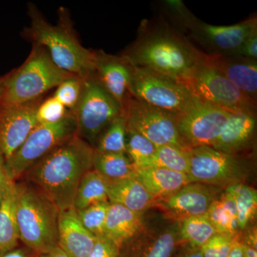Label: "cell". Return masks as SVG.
<instances>
[{"instance_id":"1","label":"cell","mask_w":257,"mask_h":257,"mask_svg":"<svg viewBox=\"0 0 257 257\" xmlns=\"http://www.w3.org/2000/svg\"><path fill=\"white\" fill-rule=\"evenodd\" d=\"M94 147L77 134L27 171L23 177L36 187L58 210L73 207L84 175L93 170Z\"/></svg>"},{"instance_id":"2","label":"cell","mask_w":257,"mask_h":257,"mask_svg":"<svg viewBox=\"0 0 257 257\" xmlns=\"http://www.w3.org/2000/svg\"><path fill=\"white\" fill-rule=\"evenodd\" d=\"M203 55L185 37L167 28L144 31L121 55L133 67L187 85Z\"/></svg>"},{"instance_id":"3","label":"cell","mask_w":257,"mask_h":257,"mask_svg":"<svg viewBox=\"0 0 257 257\" xmlns=\"http://www.w3.org/2000/svg\"><path fill=\"white\" fill-rule=\"evenodd\" d=\"M28 15L30 24L24 30V37L45 49L59 68L82 79L94 74V51L79 41L65 8H60L55 25L33 3H28Z\"/></svg>"},{"instance_id":"4","label":"cell","mask_w":257,"mask_h":257,"mask_svg":"<svg viewBox=\"0 0 257 257\" xmlns=\"http://www.w3.org/2000/svg\"><path fill=\"white\" fill-rule=\"evenodd\" d=\"M17 187L19 237L37 256L58 246L60 211L40 190L26 181Z\"/></svg>"},{"instance_id":"5","label":"cell","mask_w":257,"mask_h":257,"mask_svg":"<svg viewBox=\"0 0 257 257\" xmlns=\"http://www.w3.org/2000/svg\"><path fill=\"white\" fill-rule=\"evenodd\" d=\"M74 76L59 68L45 49L32 45L24 63L9 72L0 107L26 104L41 99L69 77Z\"/></svg>"},{"instance_id":"6","label":"cell","mask_w":257,"mask_h":257,"mask_svg":"<svg viewBox=\"0 0 257 257\" xmlns=\"http://www.w3.org/2000/svg\"><path fill=\"white\" fill-rule=\"evenodd\" d=\"M77 135L91 146L111 121L123 111V106L101 85L94 74L82 79V90L72 111Z\"/></svg>"},{"instance_id":"7","label":"cell","mask_w":257,"mask_h":257,"mask_svg":"<svg viewBox=\"0 0 257 257\" xmlns=\"http://www.w3.org/2000/svg\"><path fill=\"white\" fill-rule=\"evenodd\" d=\"M77 134L72 112L54 124H38L23 145L5 160L8 177L18 182L29 169Z\"/></svg>"},{"instance_id":"8","label":"cell","mask_w":257,"mask_h":257,"mask_svg":"<svg viewBox=\"0 0 257 257\" xmlns=\"http://www.w3.org/2000/svg\"><path fill=\"white\" fill-rule=\"evenodd\" d=\"M128 94L177 116L197 99L187 84L133 66Z\"/></svg>"},{"instance_id":"9","label":"cell","mask_w":257,"mask_h":257,"mask_svg":"<svg viewBox=\"0 0 257 257\" xmlns=\"http://www.w3.org/2000/svg\"><path fill=\"white\" fill-rule=\"evenodd\" d=\"M174 15L184 28L188 29L192 36L203 46L210 50L209 55H236L245 40L257 30L256 17L236 25L216 26L197 20L181 2L168 3Z\"/></svg>"},{"instance_id":"10","label":"cell","mask_w":257,"mask_h":257,"mask_svg":"<svg viewBox=\"0 0 257 257\" xmlns=\"http://www.w3.org/2000/svg\"><path fill=\"white\" fill-rule=\"evenodd\" d=\"M187 86L200 100L230 112L256 113V102L220 73L204 54Z\"/></svg>"},{"instance_id":"11","label":"cell","mask_w":257,"mask_h":257,"mask_svg":"<svg viewBox=\"0 0 257 257\" xmlns=\"http://www.w3.org/2000/svg\"><path fill=\"white\" fill-rule=\"evenodd\" d=\"M188 155L191 182L226 188L242 182L247 175L246 162L238 155H229L209 146L189 149Z\"/></svg>"},{"instance_id":"12","label":"cell","mask_w":257,"mask_h":257,"mask_svg":"<svg viewBox=\"0 0 257 257\" xmlns=\"http://www.w3.org/2000/svg\"><path fill=\"white\" fill-rule=\"evenodd\" d=\"M126 125L141 134L157 147L173 145L184 150L186 146L177 128V116L128 96L123 104Z\"/></svg>"},{"instance_id":"13","label":"cell","mask_w":257,"mask_h":257,"mask_svg":"<svg viewBox=\"0 0 257 257\" xmlns=\"http://www.w3.org/2000/svg\"><path fill=\"white\" fill-rule=\"evenodd\" d=\"M230 114V111L197 98L177 116L179 135L189 149L211 147L224 130Z\"/></svg>"},{"instance_id":"14","label":"cell","mask_w":257,"mask_h":257,"mask_svg":"<svg viewBox=\"0 0 257 257\" xmlns=\"http://www.w3.org/2000/svg\"><path fill=\"white\" fill-rule=\"evenodd\" d=\"M181 244L178 221L160 228L144 225L119 248V257H174Z\"/></svg>"},{"instance_id":"15","label":"cell","mask_w":257,"mask_h":257,"mask_svg":"<svg viewBox=\"0 0 257 257\" xmlns=\"http://www.w3.org/2000/svg\"><path fill=\"white\" fill-rule=\"evenodd\" d=\"M41 99L0 107V152L5 160L23 145L38 124L37 111Z\"/></svg>"},{"instance_id":"16","label":"cell","mask_w":257,"mask_h":257,"mask_svg":"<svg viewBox=\"0 0 257 257\" xmlns=\"http://www.w3.org/2000/svg\"><path fill=\"white\" fill-rule=\"evenodd\" d=\"M220 188L192 182L175 194L155 202L175 221L204 216L212 202L219 197Z\"/></svg>"},{"instance_id":"17","label":"cell","mask_w":257,"mask_h":257,"mask_svg":"<svg viewBox=\"0 0 257 257\" xmlns=\"http://www.w3.org/2000/svg\"><path fill=\"white\" fill-rule=\"evenodd\" d=\"M94 75L104 89L123 106L130 96L132 66L121 57L94 51Z\"/></svg>"},{"instance_id":"18","label":"cell","mask_w":257,"mask_h":257,"mask_svg":"<svg viewBox=\"0 0 257 257\" xmlns=\"http://www.w3.org/2000/svg\"><path fill=\"white\" fill-rule=\"evenodd\" d=\"M93 235L79 220L74 207L60 211L58 246L70 257H87L96 241Z\"/></svg>"},{"instance_id":"19","label":"cell","mask_w":257,"mask_h":257,"mask_svg":"<svg viewBox=\"0 0 257 257\" xmlns=\"http://www.w3.org/2000/svg\"><path fill=\"white\" fill-rule=\"evenodd\" d=\"M208 58L220 73L241 92L257 99V60L240 55H209Z\"/></svg>"},{"instance_id":"20","label":"cell","mask_w":257,"mask_h":257,"mask_svg":"<svg viewBox=\"0 0 257 257\" xmlns=\"http://www.w3.org/2000/svg\"><path fill=\"white\" fill-rule=\"evenodd\" d=\"M256 130V113L231 112L224 130L211 147L229 155H238L250 148Z\"/></svg>"},{"instance_id":"21","label":"cell","mask_w":257,"mask_h":257,"mask_svg":"<svg viewBox=\"0 0 257 257\" xmlns=\"http://www.w3.org/2000/svg\"><path fill=\"white\" fill-rule=\"evenodd\" d=\"M143 214L119 204H110L104 224V236L121 247L143 227Z\"/></svg>"},{"instance_id":"22","label":"cell","mask_w":257,"mask_h":257,"mask_svg":"<svg viewBox=\"0 0 257 257\" xmlns=\"http://www.w3.org/2000/svg\"><path fill=\"white\" fill-rule=\"evenodd\" d=\"M107 196L110 204H119L141 214L152 207L155 202L136 177L107 182Z\"/></svg>"},{"instance_id":"23","label":"cell","mask_w":257,"mask_h":257,"mask_svg":"<svg viewBox=\"0 0 257 257\" xmlns=\"http://www.w3.org/2000/svg\"><path fill=\"white\" fill-rule=\"evenodd\" d=\"M136 177L155 201L169 197L192 183L186 174L156 167L137 170Z\"/></svg>"},{"instance_id":"24","label":"cell","mask_w":257,"mask_h":257,"mask_svg":"<svg viewBox=\"0 0 257 257\" xmlns=\"http://www.w3.org/2000/svg\"><path fill=\"white\" fill-rule=\"evenodd\" d=\"M17 198L16 182L9 179L4 197L0 203V254L19 245Z\"/></svg>"},{"instance_id":"25","label":"cell","mask_w":257,"mask_h":257,"mask_svg":"<svg viewBox=\"0 0 257 257\" xmlns=\"http://www.w3.org/2000/svg\"><path fill=\"white\" fill-rule=\"evenodd\" d=\"M206 216L218 234L238 239L241 230L232 197L224 191L211 204Z\"/></svg>"},{"instance_id":"26","label":"cell","mask_w":257,"mask_h":257,"mask_svg":"<svg viewBox=\"0 0 257 257\" xmlns=\"http://www.w3.org/2000/svg\"><path fill=\"white\" fill-rule=\"evenodd\" d=\"M93 170L107 182L136 177V169L126 154L94 152Z\"/></svg>"},{"instance_id":"27","label":"cell","mask_w":257,"mask_h":257,"mask_svg":"<svg viewBox=\"0 0 257 257\" xmlns=\"http://www.w3.org/2000/svg\"><path fill=\"white\" fill-rule=\"evenodd\" d=\"M104 202H109L107 182L95 170H90L84 175L79 184L73 207L79 211L93 204Z\"/></svg>"},{"instance_id":"28","label":"cell","mask_w":257,"mask_h":257,"mask_svg":"<svg viewBox=\"0 0 257 257\" xmlns=\"http://www.w3.org/2000/svg\"><path fill=\"white\" fill-rule=\"evenodd\" d=\"M234 200L241 231L247 229L257 213V192L242 182L231 184L225 189Z\"/></svg>"},{"instance_id":"29","label":"cell","mask_w":257,"mask_h":257,"mask_svg":"<svg viewBox=\"0 0 257 257\" xmlns=\"http://www.w3.org/2000/svg\"><path fill=\"white\" fill-rule=\"evenodd\" d=\"M178 221L179 236L182 244L200 248L214 235L218 234L206 215L185 218Z\"/></svg>"},{"instance_id":"30","label":"cell","mask_w":257,"mask_h":257,"mask_svg":"<svg viewBox=\"0 0 257 257\" xmlns=\"http://www.w3.org/2000/svg\"><path fill=\"white\" fill-rule=\"evenodd\" d=\"M126 120L123 111L101 133L94 147L95 151L126 155Z\"/></svg>"},{"instance_id":"31","label":"cell","mask_w":257,"mask_h":257,"mask_svg":"<svg viewBox=\"0 0 257 257\" xmlns=\"http://www.w3.org/2000/svg\"><path fill=\"white\" fill-rule=\"evenodd\" d=\"M188 150L173 145L158 147L145 168L156 167L182 172L188 175ZM145 169V168H144Z\"/></svg>"},{"instance_id":"32","label":"cell","mask_w":257,"mask_h":257,"mask_svg":"<svg viewBox=\"0 0 257 257\" xmlns=\"http://www.w3.org/2000/svg\"><path fill=\"white\" fill-rule=\"evenodd\" d=\"M157 148V146L141 134L127 126L126 155L133 162L136 170L146 167Z\"/></svg>"},{"instance_id":"33","label":"cell","mask_w":257,"mask_h":257,"mask_svg":"<svg viewBox=\"0 0 257 257\" xmlns=\"http://www.w3.org/2000/svg\"><path fill=\"white\" fill-rule=\"evenodd\" d=\"M110 203L99 202L77 211L83 226L93 235L104 236V224Z\"/></svg>"},{"instance_id":"34","label":"cell","mask_w":257,"mask_h":257,"mask_svg":"<svg viewBox=\"0 0 257 257\" xmlns=\"http://www.w3.org/2000/svg\"><path fill=\"white\" fill-rule=\"evenodd\" d=\"M82 90V79L72 76L56 88L53 96L69 111H72L78 102Z\"/></svg>"},{"instance_id":"35","label":"cell","mask_w":257,"mask_h":257,"mask_svg":"<svg viewBox=\"0 0 257 257\" xmlns=\"http://www.w3.org/2000/svg\"><path fill=\"white\" fill-rule=\"evenodd\" d=\"M69 113L70 111L52 96L40 103L37 119L38 124H54L64 119Z\"/></svg>"},{"instance_id":"36","label":"cell","mask_w":257,"mask_h":257,"mask_svg":"<svg viewBox=\"0 0 257 257\" xmlns=\"http://www.w3.org/2000/svg\"><path fill=\"white\" fill-rule=\"evenodd\" d=\"M237 240L226 235L216 234L203 245L200 251L203 257H228Z\"/></svg>"},{"instance_id":"37","label":"cell","mask_w":257,"mask_h":257,"mask_svg":"<svg viewBox=\"0 0 257 257\" xmlns=\"http://www.w3.org/2000/svg\"><path fill=\"white\" fill-rule=\"evenodd\" d=\"M87 257H119V248L105 236H97L94 247Z\"/></svg>"},{"instance_id":"38","label":"cell","mask_w":257,"mask_h":257,"mask_svg":"<svg viewBox=\"0 0 257 257\" xmlns=\"http://www.w3.org/2000/svg\"><path fill=\"white\" fill-rule=\"evenodd\" d=\"M236 55L257 60V30L252 32L245 40Z\"/></svg>"},{"instance_id":"39","label":"cell","mask_w":257,"mask_h":257,"mask_svg":"<svg viewBox=\"0 0 257 257\" xmlns=\"http://www.w3.org/2000/svg\"><path fill=\"white\" fill-rule=\"evenodd\" d=\"M0 257H38L30 248L25 246H18L17 247L0 254Z\"/></svg>"},{"instance_id":"40","label":"cell","mask_w":257,"mask_h":257,"mask_svg":"<svg viewBox=\"0 0 257 257\" xmlns=\"http://www.w3.org/2000/svg\"><path fill=\"white\" fill-rule=\"evenodd\" d=\"M8 180H9V177L5 168V158L3 153L0 152V203L4 197Z\"/></svg>"},{"instance_id":"41","label":"cell","mask_w":257,"mask_h":257,"mask_svg":"<svg viewBox=\"0 0 257 257\" xmlns=\"http://www.w3.org/2000/svg\"><path fill=\"white\" fill-rule=\"evenodd\" d=\"M175 257H203L200 248H194L189 245L184 244V247L176 255Z\"/></svg>"},{"instance_id":"42","label":"cell","mask_w":257,"mask_h":257,"mask_svg":"<svg viewBox=\"0 0 257 257\" xmlns=\"http://www.w3.org/2000/svg\"><path fill=\"white\" fill-rule=\"evenodd\" d=\"M243 244L247 245V246H251L255 249H257V231L256 228L253 227L251 229L248 230V232L246 233L245 236L244 240L243 241H240Z\"/></svg>"},{"instance_id":"43","label":"cell","mask_w":257,"mask_h":257,"mask_svg":"<svg viewBox=\"0 0 257 257\" xmlns=\"http://www.w3.org/2000/svg\"><path fill=\"white\" fill-rule=\"evenodd\" d=\"M38 257H70L67 253L64 252L62 248L57 246V247L52 248L48 252L40 255Z\"/></svg>"},{"instance_id":"44","label":"cell","mask_w":257,"mask_h":257,"mask_svg":"<svg viewBox=\"0 0 257 257\" xmlns=\"http://www.w3.org/2000/svg\"><path fill=\"white\" fill-rule=\"evenodd\" d=\"M228 257H243L242 248H241V244L239 240L235 242L231 252L229 253Z\"/></svg>"},{"instance_id":"45","label":"cell","mask_w":257,"mask_h":257,"mask_svg":"<svg viewBox=\"0 0 257 257\" xmlns=\"http://www.w3.org/2000/svg\"><path fill=\"white\" fill-rule=\"evenodd\" d=\"M241 244L243 257H257V249L243 243H241Z\"/></svg>"},{"instance_id":"46","label":"cell","mask_w":257,"mask_h":257,"mask_svg":"<svg viewBox=\"0 0 257 257\" xmlns=\"http://www.w3.org/2000/svg\"><path fill=\"white\" fill-rule=\"evenodd\" d=\"M8 75H9V73L5 74L4 76H2V77H0V103H1L3 94H4L5 86H6Z\"/></svg>"}]
</instances>
